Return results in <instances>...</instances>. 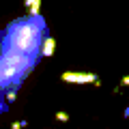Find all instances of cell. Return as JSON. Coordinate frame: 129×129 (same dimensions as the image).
<instances>
[{
  "label": "cell",
  "instance_id": "cell-1",
  "mask_svg": "<svg viewBox=\"0 0 129 129\" xmlns=\"http://www.w3.org/2000/svg\"><path fill=\"white\" fill-rule=\"evenodd\" d=\"M45 17L43 15H28L17 17L7 26V30H0V47L26 52L32 58H41V45L45 39Z\"/></svg>",
  "mask_w": 129,
  "mask_h": 129
},
{
  "label": "cell",
  "instance_id": "cell-2",
  "mask_svg": "<svg viewBox=\"0 0 129 129\" xmlns=\"http://www.w3.org/2000/svg\"><path fill=\"white\" fill-rule=\"evenodd\" d=\"M32 69H22V67H11V64L0 62V97H5L9 88H19L24 80L30 75Z\"/></svg>",
  "mask_w": 129,
  "mask_h": 129
},
{
  "label": "cell",
  "instance_id": "cell-3",
  "mask_svg": "<svg viewBox=\"0 0 129 129\" xmlns=\"http://www.w3.org/2000/svg\"><path fill=\"white\" fill-rule=\"evenodd\" d=\"M60 80L64 84H75V86H82V84H92V86H101V80L99 75L92 73V71H62Z\"/></svg>",
  "mask_w": 129,
  "mask_h": 129
},
{
  "label": "cell",
  "instance_id": "cell-4",
  "mask_svg": "<svg viewBox=\"0 0 129 129\" xmlns=\"http://www.w3.org/2000/svg\"><path fill=\"white\" fill-rule=\"evenodd\" d=\"M56 39L54 37H50V35H45V39H43V45H41V56L43 58H50V56H54V52H56Z\"/></svg>",
  "mask_w": 129,
  "mask_h": 129
},
{
  "label": "cell",
  "instance_id": "cell-5",
  "mask_svg": "<svg viewBox=\"0 0 129 129\" xmlns=\"http://www.w3.org/2000/svg\"><path fill=\"white\" fill-rule=\"evenodd\" d=\"M24 7L28 9V15H41V0H24Z\"/></svg>",
  "mask_w": 129,
  "mask_h": 129
},
{
  "label": "cell",
  "instance_id": "cell-6",
  "mask_svg": "<svg viewBox=\"0 0 129 129\" xmlns=\"http://www.w3.org/2000/svg\"><path fill=\"white\" fill-rule=\"evenodd\" d=\"M5 99L9 103H15V101H17V88H9V90L5 92Z\"/></svg>",
  "mask_w": 129,
  "mask_h": 129
},
{
  "label": "cell",
  "instance_id": "cell-7",
  "mask_svg": "<svg viewBox=\"0 0 129 129\" xmlns=\"http://www.w3.org/2000/svg\"><path fill=\"white\" fill-rule=\"evenodd\" d=\"M28 127V120H15V123H11V129H24Z\"/></svg>",
  "mask_w": 129,
  "mask_h": 129
},
{
  "label": "cell",
  "instance_id": "cell-8",
  "mask_svg": "<svg viewBox=\"0 0 129 129\" xmlns=\"http://www.w3.org/2000/svg\"><path fill=\"white\" fill-rule=\"evenodd\" d=\"M71 116L67 114V112H56V120H60V123H67Z\"/></svg>",
  "mask_w": 129,
  "mask_h": 129
},
{
  "label": "cell",
  "instance_id": "cell-9",
  "mask_svg": "<svg viewBox=\"0 0 129 129\" xmlns=\"http://www.w3.org/2000/svg\"><path fill=\"white\" fill-rule=\"evenodd\" d=\"M123 86H129V75H123V78H120V88Z\"/></svg>",
  "mask_w": 129,
  "mask_h": 129
},
{
  "label": "cell",
  "instance_id": "cell-10",
  "mask_svg": "<svg viewBox=\"0 0 129 129\" xmlns=\"http://www.w3.org/2000/svg\"><path fill=\"white\" fill-rule=\"evenodd\" d=\"M123 116H125V118H129V106H127V108L123 110Z\"/></svg>",
  "mask_w": 129,
  "mask_h": 129
}]
</instances>
